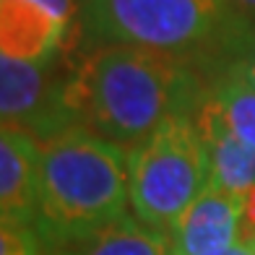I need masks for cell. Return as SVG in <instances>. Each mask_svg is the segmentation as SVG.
Listing matches in <instances>:
<instances>
[{
  "label": "cell",
  "mask_w": 255,
  "mask_h": 255,
  "mask_svg": "<svg viewBox=\"0 0 255 255\" xmlns=\"http://www.w3.org/2000/svg\"><path fill=\"white\" fill-rule=\"evenodd\" d=\"M68 73L57 63L31 65L0 57V128H18L37 141L76 125L68 107Z\"/></svg>",
  "instance_id": "5b68a950"
},
{
  "label": "cell",
  "mask_w": 255,
  "mask_h": 255,
  "mask_svg": "<svg viewBox=\"0 0 255 255\" xmlns=\"http://www.w3.org/2000/svg\"><path fill=\"white\" fill-rule=\"evenodd\" d=\"M208 185L211 169L195 115H177L130 148V208L146 227L169 235Z\"/></svg>",
  "instance_id": "277c9868"
},
{
  "label": "cell",
  "mask_w": 255,
  "mask_h": 255,
  "mask_svg": "<svg viewBox=\"0 0 255 255\" xmlns=\"http://www.w3.org/2000/svg\"><path fill=\"white\" fill-rule=\"evenodd\" d=\"M86 26L99 44H123L185 63L219 57L227 39L222 0H86Z\"/></svg>",
  "instance_id": "3957f363"
},
{
  "label": "cell",
  "mask_w": 255,
  "mask_h": 255,
  "mask_svg": "<svg viewBox=\"0 0 255 255\" xmlns=\"http://www.w3.org/2000/svg\"><path fill=\"white\" fill-rule=\"evenodd\" d=\"M214 255H255V250L248 245V242H237V245H232L222 253H214Z\"/></svg>",
  "instance_id": "2e32d148"
},
{
  "label": "cell",
  "mask_w": 255,
  "mask_h": 255,
  "mask_svg": "<svg viewBox=\"0 0 255 255\" xmlns=\"http://www.w3.org/2000/svg\"><path fill=\"white\" fill-rule=\"evenodd\" d=\"M81 3H86V0H81Z\"/></svg>",
  "instance_id": "ac0fdd59"
},
{
  "label": "cell",
  "mask_w": 255,
  "mask_h": 255,
  "mask_svg": "<svg viewBox=\"0 0 255 255\" xmlns=\"http://www.w3.org/2000/svg\"><path fill=\"white\" fill-rule=\"evenodd\" d=\"M195 120H198L203 143H206L211 185L232 195H240V198L253 195L255 193V148L242 143L229 130L206 97L201 102L198 112H195Z\"/></svg>",
  "instance_id": "9c48e42d"
},
{
  "label": "cell",
  "mask_w": 255,
  "mask_h": 255,
  "mask_svg": "<svg viewBox=\"0 0 255 255\" xmlns=\"http://www.w3.org/2000/svg\"><path fill=\"white\" fill-rule=\"evenodd\" d=\"M37 164V138L18 128H0V219L34 224Z\"/></svg>",
  "instance_id": "ba28073f"
},
{
  "label": "cell",
  "mask_w": 255,
  "mask_h": 255,
  "mask_svg": "<svg viewBox=\"0 0 255 255\" xmlns=\"http://www.w3.org/2000/svg\"><path fill=\"white\" fill-rule=\"evenodd\" d=\"M222 5H224V13H227V39H224V44L229 39L240 37V34L255 29V0H222Z\"/></svg>",
  "instance_id": "5bb4252c"
},
{
  "label": "cell",
  "mask_w": 255,
  "mask_h": 255,
  "mask_svg": "<svg viewBox=\"0 0 255 255\" xmlns=\"http://www.w3.org/2000/svg\"><path fill=\"white\" fill-rule=\"evenodd\" d=\"M47 5H52L55 10H60L63 16H68L71 21H78V10L84 8L81 0H44Z\"/></svg>",
  "instance_id": "9a60e30c"
},
{
  "label": "cell",
  "mask_w": 255,
  "mask_h": 255,
  "mask_svg": "<svg viewBox=\"0 0 255 255\" xmlns=\"http://www.w3.org/2000/svg\"><path fill=\"white\" fill-rule=\"evenodd\" d=\"M206 99L242 143L255 148V89L235 73H216Z\"/></svg>",
  "instance_id": "8fae6325"
},
{
  "label": "cell",
  "mask_w": 255,
  "mask_h": 255,
  "mask_svg": "<svg viewBox=\"0 0 255 255\" xmlns=\"http://www.w3.org/2000/svg\"><path fill=\"white\" fill-rule=\"evenodd\" d=\"M76 21L44 0H0V57L50 65L68 47Z\"/></svg>",
  "instance_id": "8992f818"
},
{
  "label": "cell",
  "mask_w": 255,
  "mask_h": 255,
  "mask_svg": "<svg viewBox=\"0 0 255 255\" xmlns=\"http://www.w3.org/2000/svg\"><path fill=\"white\" fill-rule=\"evenodd\" d=\"M219 57H222V65L216 73H235L255 89V29L229 39Z\"/></svg>",
  "instance_id": "7c38bea8"
},
{
  "label": "cell",
  "mask_w": 255,
  "mask_h": 255,
  "mask_svg": "<svg viewBox=\"0 0 255 255\" xmlns=\"http://www.w3.org/2000/svg\"><path fill=\"white\" fill-rule=\"evenodd\" d=\"M47 255H172V245L167 232L146 227L128 214L118 224Z\"/></svg>",
  "instance_id": "30bf717a"
},
{
  "label": "cell",
  "mask_w": 255,
  "mask_h": 255,
  "mask_svg": "<svg viewBox=\"0 0 255 255\" xmlns=\"http://www.w3.org/2000/svg\"><path fill=\"white\" fill-rule=\"evenodd\" d=\"M248 235V203L216 185L195 198L169 229L172 255H214Z\"/></svg>",
  "instance_id": "52a82bcc"
},
{
  "label": "cell",
  "mask_w": 255,
  "mask_h": 255,
  "mask_svg": "<svg viewBox=\"0 0 255 255\" xmlns=\"http://www.w3.org/2000/svg\"><path fill=\"white\" fill-rule=\"evenodd\" d=\"M0 255H42V242L34 227L0 219Z\"/></svg>",
  "instance_id": "4fadbf2b"
},
{
  "label": "cell",
  "mask_w": 255,
  "mask_h": 255,
  "mask_svg": "<svg viewBox=\"0 0 255 255\" xmlns=\"http://www.w3.org/2000/svg\"><path fill=\"white\" fill-rule=\"evenodd\" d=\"M65 97L76 125L130 151L167 120L198 112L206 89L193 63L99 44L68 73Z\"/></svg>",
  "instance_id": "6da1fadb"
},
{
  "label": "cell",
  "mask_w": 255,
  "mask_h": 255,
  "mask_svg": "<svg viewBox=\"0 0 255 255\" xmlns=\"http://www.w3.org/2000/svg\"><path fill=\"white\" fill-rule=\"evenodd\" d=\"M39 143L34 232L57 250L118 224L130 208V151L71 125Z\"/></svg>",
  "instance_id": "7a4b0ae2"
},
{
  "label": "cell",
  "mask_w": 255,
  "mask_h": 255,
  "mask_svg": "<svg viewBox=\"0 0 255 255\" xmlns=\"http://www.w3.org/2000/svg\"><path fill=\"white\" fill-rule=\"evenodd\" d=\"M245 242H248V245H250V248H253V250H255V232H253V235H250V237H248V240H245Z\"/></svg>",
  "instance_id": "e0dca14e"
}]
</instances>
